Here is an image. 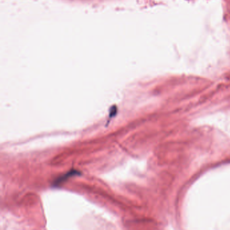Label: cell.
I'll return each mask as SVG.
<instances>
[{
    "label": "cell",
    "instance_id": "6da1fadb",
    "mask_svg": "<svg viewBox=\"0 0 230 230\" xmlns=\"http://www.w3.org/2000/svg\"><path fill=\"white\" fill-rule=\"evenodd\" d=\"M77 172H78L76 171V170H73V171H70V172L67 173L66 174V176H65V175H64V176L58 178L57 180H56V182H55V185H56V186H59L64 180H66L67 178H69L70 177H72V176H74L75 174L77 173Z\"/></svg>",
    "mask_w": 230,
    "mask_h": 230
}]
</instances>
